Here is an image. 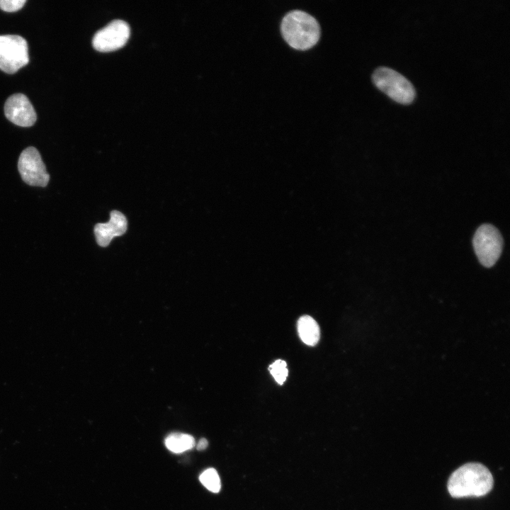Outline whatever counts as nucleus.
<instances>
[{"label": "nucleus", "mask_w": 510, "mask_h": 510, "mask_svg": "<svg viewBox=\"0 0 510 510\" xmlns=\"http://www.w3.org/2000/svg\"><path fill=\"white\" fill-rule=\"evenodd\" d=\"M129 36V25L123 20H114L95 33L92 44L98 51H111L124 45Z\"/></svg>", "instance_id": "7"}, {"label": "nucleus", "mask_w": 510, "mask_h": 510, "mask_svg": "<svg viewBox=\"0 0 510 510\" xmlns=\"http://www.w3.org/2000/svg\"><path fill=\"white\" fill-rule=\"evenodd\" d=\"M298 332L301 340L308 346H314L319 340L320 331L319 325L309 315H303L299 318Z\"/></svg>", "instance_id": "10"}, {"label": "nucleus", "mask_w": 510, "mask_h": 510, "mask_svg": "<svg viewBox=\"0 0 510 510\" xmlns=\"http://www.w3.org/2000/svg\"><path fill=\"white\" fill-rule=\"evenodd\" d=\"M4 113L8 120L21 127L32 126L37 115L26 96L22 94L11 95L4 105Z\"/></svg>", "instance_id": "8"}, {"label": "nucleus", "mask_w": 510, "mask_h": 510, "mask_svg": "<svg viewBox=\"0 0 510 510\" xmlns=\"http://www.w3.org/2000/svg\"><path fill=\"white\" fill-rule=\"evenodd\" d=\"M372 79L378 89L399 103L410 104L415 98L416 91L412 84L391 68H377L372 75Z\"/></svg>", "instance_id": "3"}, {"label": "nucleus", "mask_w": 510, "mask_h": 510, "mask_svg": "<svg viewBox=\"0 0 510 510\" xmlns=\"http://www.w3.org/2000/svg\"><path fill=\"white\" fill-rule=\"evenodd\" d=\"M208 446V442L207 439L202 438L199 440L198 444H197V450H203L205 449Z\"/></svg>", "instance_id": "15"}, {"label": "nucleus", "mask_w": 510, "mask_h": 510, "mask_svg": "<svg viewBox=\"0 0 510 510\" xmlns=\"http://www.w3.org/2000/svg\"><path fill=\"white\" fill-rule=\"evenodd\" d=\"M493 483V477L484 465L469 463L451 474L448 482V490L455 498L481 497L491 491Z\"/></svg>", "instance_id": "1"}, {"label": "nucleus", "mask_w": 510, "mask_h": 510, "mask_svg": "<svg viewBox=\"0 0 510 510\" xmlns=\"http://www.w3.org/2000/svg\"><path fill=\"white\" fill-rule=\"evenodd\" d=\"M127 220L118 210H113L106 223H98L94 227L96 242L101 246H107L113 237L121 236L127 230Z\"/></svg>", "instance_id": "9"}, {"label": "nucleus", "mask_w": 510, "mask_h": 510, "mask_svg": "<svg viewBox=\"0 0 510 510\" xmlns=\"http://www.w3.org/2000/svg\"><path fill=\"white\" fill-rule=\"evenodd\" d=\"M280 30L286 42L296 50H307L314 46L320 36L317 21L300 10L288 12L283 17Z\"/></svg>", "instance_id": "2"}, {"label": "nucleus", "mask_w": 510, "mask_h": 510, "mask_svg": "<svg viewBox=\"0 0 510 510\" xmlns=\"http://www.w3.org/2000/svg\"><path fill=\"white\" fill-rule=\"evenodd\" d=\"M29 62L27 41L18 35H0V69L13 74Z\"/></svg>", "instance_id": "5"}, {"label": "nucleus", "mask_w": 510, "mask_h": 510, "mask_svg": "<svg viewBox=\"0 0 510 510\" xmlns=\"http://www.w3.org/2000/svg\"><path fill=\"white\" fill-rule=\"evenodd\" d=\"M26 0H0V8L7 12H13L21 9Z\"/></svg>", "instance_id": "14"}, {"label": "nucleus", "mask_w": 510, "mask_h": 510, "mask_svg": "<svg viewBox=\"0 0 510 510\" xmlns=\"http://www.w3.org/2000/svg\"><path fill=\"white\" fill-rule=\"evenodd\" d=\"M18 168L22 179L27 184L45 187L48 183L50 176L36 148L29 147L21 152Z\"/></svg>", "instance_id": "6"}, {"label": "nucleus", "mask_w": 510, "mask_h": 510, "mask_svg": "<svg viewBox=\"0 0 510 510\" xmlns=\"http://www.w3.org/2000/svg\"><path fill=\"white\" fill-rule=\"evenodd\" d=\"M472 243L480 264L485 267L494 266L503 247V239L499 230L493 225H482L476 230Z\"/></svg>", "instance_id": "4"}, {"label": "nucleus", "mask_w": 510, "mask_h": 510, "mask_svg": "<svg viewBox=\"0 0 510 510\" xmlns=\"http://www.w3.org/2000/svg\"><path fill=\"white\" fill-rule=\"evenodd\" d=\"M195 443L194 438L186 434L173 433L165 439L166 447L176 453H180L193 448Z\"/></svg>", "instance_id": "11"}, {"label": "nucleus", "mask_w": 510, "mask_h": 510, "mask_svg": "<svg viewBox=\"0 0 510 510\" xmlns=\"http://www.w3.org/2000/svg\"><path fill=\"white\" fill-rule=\"evenodd\" d=\"M268 369L278 384L282 385L285 381L288 373L285 361L280 359L276 360L270 365Z\"/></svg>", "instance_id": "13"}, {"label": "nucleus", "mask_w": 510, "mask_h": 510, "mask_svg": "<svg viewBox=\"0 0 510 510\" xmlns=\"http://www.w3.org/2000/svg\"><path fill=\"white\" fill-rule=\"evenodd\" d=\"M203 485L208 490L217 493L220 490L221 483L217 472L214 468L204 470L199 477Z\"/></svg>", "instance_id": "12"}]
</instances>
